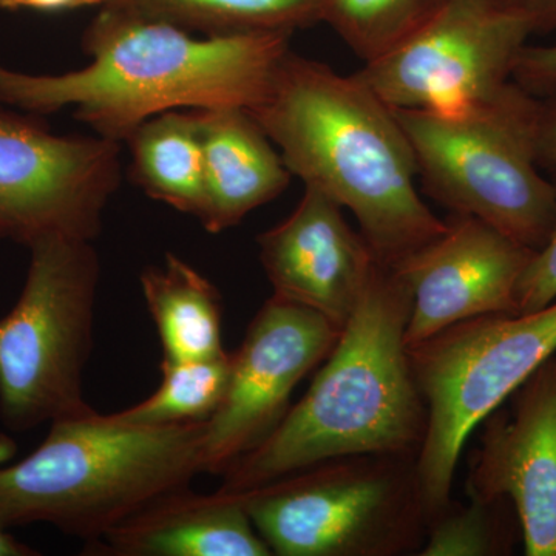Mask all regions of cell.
<instances>
[{
    "instance_id": "6da1fadb",
    "label": "cell",
    "mask_w": 556,
    "mask_h": 556,
    "mask_svg": "<svg viewBox=\"0 0 556 556\" xmlns=\"http://www.w3.org/2000/svg\"><path fill=\"white\" fill-rule=\"evenodd\" d=\"M291 33L201 35L100 9L83 36L87 67L30 75L0 65V102L50 115L75 108L102 138L129 141L139 126L178 109H251L291 47Z\"/></svg>"
},
{
    "instance_id": "7a4b0ae2",
    "label": "cell",
    "mask_w": 556,
    "mask_h": 556,
    "mask_svg": "<svg viewBox=\"0 0 556 556\" xmlns=\"http://www.w3.org/2000/svg\"><path fill=\"white\" fill-rule=\"evenodd\" d=\"M248 112L292 175L356 217L388 268L447 229L417 193L415 153L396 113L356 75L289 50Z\"/></svg>"
},
{
    "instance_id": "3957f363",
    "label": "cell",
    "mask_w": 556,
    "mask_h": 556,
    "mask_svg": "<svg viewBox=\"0 0 556 556\" xmlns=\"http://www.w3.org/2000/svg\"><path fill=\"white\" fill-rule=\"evenodd\" d=\"M409 311L407 285L378 263L305 396L258 447L222 475L219 490L248 492L336 457L417 455L428 409L409 367Z\"/></svg>"
},
{
    "instance_id": "277c9868",
    "label": "cell",
    "mask_w": 556,
    "mask_h": 556,
    "mask_svg": "<svg viewBox=\"0 0 556 556\" xmlns=\"http://www.w3.org/2000/svg\"><path fill=\"white\" fill-rule=\"evenodd\" d=\"M206 426H142L94 409L53 420L31 455L0 468V527L43 522L94 543L203 473Z\"/></svg>"
},
{
    "instance_id": "5b68a950",
    "label": "cell",
    "mask_w": 556,
    "mask_h": 556,
    "mask_svg": "<svg viewBox=\"0 0 556 556\" xmlns=\"http://www.w3.org/2000/svg\"><path fill=\"white\" fill-rule=\"evenodd\" d=\"M538 104L514 80L500 97L459 112L391 109L427 195L538 251L556 225V185L536 159Z\"/></svg>"
},
{
    "instance_id": "8992f818",
    "label": "cell",
    "mask_w": 556,
    "mask_h": 556,
    "mask_svg": "<svg viewBox=\"0 0 556 556\" xmlns=\"http://www.w3.org/2000/svg\"><path fill=\"white\" fill-rule=\"evenodd\" d=\"M273 555H417L430 515L417 455L336 457L240 492Z\"/></svg>"
},
{
    "instance_id": "52a82bcc",
    "label": "cell",
    "mask_w": 556,
    "mask_h": 556,
    "mask_svg": "<svg viewBox=\"0 0 556 556\" xmlns=\"http://www.w3.org/2000/svg\"><path fill=\"white\" fill-rule=\"evenodd\" d=\"M428 409L417 475L430 521L452 500L467 439L556 353V300L527 314L468 318L407 346Z\"/></svg>"
},
{
    "instance_id": "ba28073f",
    "label": "cell",
    "mask_w": 556,
    "mask_h": 556,
    "mask_svg": "<svg viewBox=\"0 0 556 556\" xmlns=\"http://www.w3.org/2000/svg\"><path fill=\"white\" fill-rule=\"evenodd\" d=\"M27 280L0 318V417L13 431L91 412L83 396L93 346L100 257L91 241L30 247Z\"/></svg>"
},
{
    "instance_id": "9c48e42d",
    "label": "cell",
    "mask_w": 556,
    "mask_h": 556,
    "mask_svg": "<svg viewBox=\"0 0 556 556\" xmlns=\"http://www.w3.org/2000/svg\"><path fill=\"white\" fill-rule=\"evenodd\" d=\"M529 25L496 0H448L412 38L356 73L393 109L459 112L514 83Z\"/></svg>"
},
{
    "instance_id": "30bf717a",
    "label": "cell",
    "mask_w": 556,
    "mask_h": 556,
    "mask_svg": "<svg viewBox=\"0 0 556 556\" xmlns=\"http://www.w3.org/2000/svg\"><path fill=\"white\" fill-rule=\"evenodd\" d=\"M119 181V142L58 137L0 108V239L93 241Z\"/></svg>"
},
{
    "instance_id": "8fae6325",
    "label": "cell",
    "mask_w": 556,
    "mask_h": 556,
    "mask_svg": "<svg viewBox=\"0 0 556 556\" xmlns=\"http://www.w3.org/2000/svg\"><path fill=\"white\" fill-rule=\"evenodd\" d=\"M340 332L316 311L273 295L230 353L228 390L207 420L201 468L223 475L287 416L300 380L331 353Z\"/></svg>"
},
{
    "instance_id": "7c38bea8",
    "label": "cell",
    "mask_w": 556,
    "mask_h": 556,
    "mask_svg": "<svg viewBox=\"0 0 556 556\" xmlns=\"http://www.w3.org/2000/svg\"><path fill=\"white\" fill-rule=\"evenodd\" d=\"M482 420L467 496L514 504L527 556H556V356Z\"/></svg>"
},
{
    "instance_id": "4fadbf2b",
    "label": "cell",
    "mask_w": 556,
    "mask_h": 556,
    "mask_svg": "<svg viewBox=\"0 0 556 556\" xmlns=\"http://www.w3.org/2000/svg\"><path fill=\"white\" fill-rule=\"evenodd\" d=\"M533 252L482 219L453 215L442 236L391 268L412 292L407 346L468 318L518 314L515 291Z\"/></svg>"
},
{
    "instance_id": "5bb4252c",
    "label": "cell",
    "mask_w": 556,
    "mask_h": 556,
    "mask_svg": "<svg viewBox=\"0 0 556 556\" xmlns=\"http://www.w3.org/2000/svg\"><path fill=\"white\" fill-rule=\"evenodd\" d=\"M257 241L273 295L316 311L343 331L379 262L338 201L305 186L292 214Z\"/></svg>"
},
{
    "instance_id": "9a60e30c",
    "label": "cell",
    "mask_w": 556,
    "mask_h": 556,
    "mask_svg": "<svg viewBox=\"0 0 556 556\" xmlns=\"http://www.w3.org/2000/svg\"><path fill=\"white\" fill-rule=\"evenodd\" d=\"M86 555L100 556H269L252 525L241 493H193L189 486L166 493L94 543Z\"/></svg>"
},
{
    "instance_id": "2e32d148",
    "label": "cell",
    "mask_w": 556,
    "mask_h": 556,
    "mask_svg": "<svg viewBox=\"0 0 556 556\" xmlns=\"http://www.w3.org/2000/svg\"><path fill=\"white\" fill-rule=\"evenodd\" d=\"M193 113L206 182L200 222L207 232H225L254 208L276 200L287 190L292 174L247 109H195Z\"/></svg>"
},
{
    "instance_id": "e0dca14e",
    "label": "cell",
    "mask_w": 556,
    "mask_h": 556,
    "mask_svg": "<svg viewBox=\"0 0 556 556\" xmlns=\"http://www.w3.org/2000/svg\"><path fill=\"white\" fill-rule=\"evenodd\" d=\"M139 280L159 329L164 362L200 361L226 353L222 295L199 270L167 254L163 266H150Z\"/></svg>"
},
{
    "instance_id": "ac0fdd59",
    "label": "cell",
    "mask_w": 556,
    "mask_h": 556,
    "mask_svg": "<svg viewBox=\"0 0 556 556\" xmlns=\"http://www.w3.org/2000/svg\"><path fill=\"white\" fill-rule=\"evenodd\" d=\"M130 177L152 199L201 219L206 206L204 159L193 110L146 121L127 141Z\"/></svg>"
},
{
    "instance_id": "d6986e66",
    "label": "cell",
    "mask_w": 556,
    "mask_h": 556,
    "mask_svg": "<svg viewBox=\"0 0 556 556\" xmlns=\"http://www.w3.org/2000/svg\"><path fill=\"white\" fill-rule=\"evenodd\" d=\"M101 9L169 22L200 35H294L320 24V0H102Z\"/></svg>"
},
{
    "instance_id": "ffe728a7",
    "label": "cell",
    "mask_w": 556,
    "mask_h": 556,
    "mask_svg": "<svg viewBox=\"0 0 556 556\" xmlns=\"http://www.w3.org/2000/svg\"><path fill=\"white\" fill-rule=\"evenodd\" d=\"M448 0H320L328 24L362 61L386 56L412 38Z\"/></svg>"
},
{
    "instance_id": "44dd1931",
    "label": "cell",
    "mask_w": 556,
    "mask_h": 556,
    "mask_svg": "<svg viewBox=\"0 0 556 556\" xmlns=\"http://www.w3.org/2000/svg\"><path fill=\"white\" fill-rule=\"evenodd\" d=\"M230 353L211 358L161 364L163 380L152 396L116 413L142 426L203 422L217 412L228 390Z\"/></svg>"
},
{
    "instance_id": "7402d4cb",
    "label": "cell",
    "mask_w": 556,
    "mask_h": 556,
    "mask_svg": "<svg viewBox=\"0 0 556 556\" xmlns=\"http://www.w3.org/2000/svg\"><path fill=\"white\" fill-rule=\"evenodd\" d=\"M522 543L514 504L506 497L450 500L431 519L420 556H507Z\"/></svg>"
},
{
    "instance_id": "603a6c76",
    "label": "cell",
    "mask_w": 556,
    "mask_h": 556,
    "mask_svg": "<svg viewBox=\"0 0 556 556\" xmlns=\"http://www.w3.org/2000/svg\"><path fill=\"white\" fill-rule=\"evenodd\" d=\"M556 300V225L543 248L533 252L519 277L515 302L518 314L535 313Z\"/></svg>"
},
{
    "instance_id": "cb8c5ba5",
    "label": "cell",
    "mask_w": 556,
    "mask_h": 556,
    "mask_svg": "<svg viewBox=\"0 0 556 556\" xmlns=\"http://www.w3.org/2000/svg\"><path fill=\"white\" fill-rule=\"evenodd\" d=\"M514 80L536 98L556 93V46H526L515 64Z\"/></svg>"
},
{
    "instance_id": "d4e9b609",
    "label": "cell",
    "mask_w": 556,
    "mask_h": 556,
    "mask_svg": "<svg viewBox=\"0 0 556 556\" xmlns=\"http://www.w3.org/2000/svg\"><path fill=\"white\" fill-rule=\"evenodd\" d=\"M536 159L556 177V93L540 98L536 115Z\"/></svg>"
},
{
    "instance_id": "484cf974",
    "label": "cell",
    "mask_w": 556,
    "mask_h": 556,
    "mask_svg": "<svg viewBox=\"0 0 556 556\" xmlns=\"http://www.w3.org/2000/svg\"><path fill=\"white\" fill-rule=\"evenodd\" d=\"M529 25L532 35L556 31V0H496Z\"/></svg>"
},
{
    "instance_id": "4316f807",
    "label": "cell",
    "mask_w": 556,
    "mask_h": 556,
    "mask_svg": "<svg viewBox=\"0 0 556 556\" xmlns=\"http://www.w3.org/2000/svg\"><path fill=\"white\" fill-rule=\"evenodd\" d=\"M102 0H0V9L9 11L33 10L43 13H58L98 7L101 9Z\"/></svg>"
},
{
    "instance_id": "83f0119b",
    "label": "cell",
    "mask_w": 556,
    "mask_h": 556,
    "mask_svg": "<svg viewBox=\"0 0 556 556\" xmlns=\"http://www.w3.org/2000/svg\"><path fill=\"white\" fill-rule=\"evenodd\" d=\"M39 555L35 548L22 544L13 535H10L9 529L0 527V556H35Z\"/></svg>"
}]
</instances>
